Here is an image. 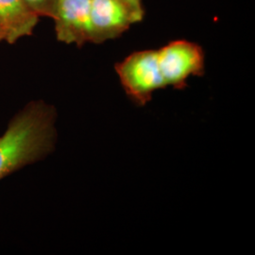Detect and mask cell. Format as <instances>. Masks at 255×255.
Masks as SVG:
<instances>
[{
  "mask_svg": "<svg viewBox=\"0 0 255 255\" xmlns=\"http://www.w3.org/2000/svg\"><path fill=\"white\" fill-rule=\"evenodd\" d=\"M128 98L137 107L151 101L153 93L166 88L158 64L157 49L135 51L115 65Z\"/></svg>",
  "mask_w": 255,
  "mask_h": 255,
  "instance_id": "obj_2",
  "label": "cell"
},
{
  "mask_svg": "<svg viewBox=\"0 0 255 255\" xmlns=\"http://www.w3.org/2000/svg\"><path fill=\"white\" fill-rule=\"evenodd\" d=\"M92 0H56L52 18L59 42L82 47L91 42Z\"/></svg>",
  "mask_w": 255,
  "mask_h": 255,
  "instance_id": "obj_5",
  "label": "cell"
},
{
  "mask_svg": "<svg viewBox=\"0 0 255 255\" xmlns=\"http://www.w3.org/2000/svg\"><path fill=\"white\" fill-rule=\"evenodd\" d=\"M39 19L27 0H0V43L13 45L30 36Z\"/></svg>",
  "mask_w": 255,
  "mask_h": 255,
  "instance_id": "obj_6",
  "label": "cell"
},
{
  "mask_svg": "<svg viewBox=\"0 0 255 255\" xmlns=\"http://www.w3.org/2000/svg\"><path fill=\"white\" fill-rule=\"evenodd\" d=\"M145 15L142 0H92L90 43L99 45L119 38Z\"/></svg>",
  "mask_w": 255,
  "mask_h": 255,
  "instance_id": "obj_3",
  "label": "cell"
},
{
  "mask_svg": "<svg viewBox=\"0 0 255 255\" xmlns=\"http://www.w3.org/2000/svg\"><path fill=\"white\" fill-rule=\"evenodd\" d=\"M27 2L40 17L52 18L56 0H27Z\"/></svg>",
  "mask_w": 255,
  "mask_h": 255,
  "instance_id": "obj_7",
  "label": "cell"
},
{
  "mask_svg": "<svg viewBox=\"0 0 255 255\" xmlns=\"http://www.w3.org/2000/svg\"><path fill=\"white\" fill-rule=\"evenodd\" d=\"M57 111L44 101H31L10 119L0 135V181L54 151Z\"/></svg>",
  "mask_w": 255,
  "mask_h": 255,
  "instance_id": "obj_1",
  "label": "cell"
},
{
  "mask_svg": "<svg viewBox=\"0 0 255 255\" xmlns=\"http://www.w3.org/2000/svg\"><path fill=\"white\" fill-rule=\"evenodd\" d=\"M157 58L165 87L183 90L190 77H202L205 74L202 47L187 40H174L158 48Z\"/></svg>",
  "mask_w": 255,
  "mask_h": 255,
  "instance_id": "obj_4",
  "label": "cell"
}]
</instances>
